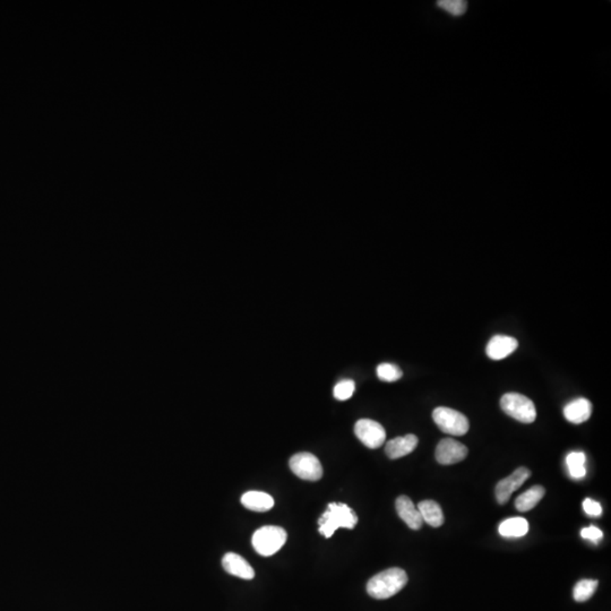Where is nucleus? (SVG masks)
Masks as SVG:
<instances>
[{
  "label": "nucleus",
  "mask_w": 611,
  "mask_h": 611,
  "mask_svg": "<svg viewBox=\"0 0 611 611\" xmlns=\"http://www.w3.org/2000/svg\"><path fill=\"white\" fill-rule=\"evenodd\" d=\"M530 477H531V471L529 469L518 468L509 477L499 481L495 489L496 499H497L498 503L501 505L506 504L513 492L521 488Z\"/></svg>",
  "instance_id": "6e6552de"
},
{
  "label": "nucleus",
  "mask_w": 611,
  "mask_h": 611,
  "mask_svg": "<svg viewBox=\"0 0 611 611\" xmlns=\"http://www.w3.org/2000/svg\"><path fill=\"white\" fill-rule=\"evenodd\" d=\"M417 507L420 512L421 518L427 524H429L432 528H439L443 526L445 518L439 504L436 503L435 501H424L419 503Z\"/></svg>",
  "instance_id": "dca6fc26"
},
{
  "label": "nucleus",
  "mask_w": 611,
  "mask_h": 611,
  "mask_svg": "<svg viewBox=\"0 0 611 611\" xmlns=\"http://www.w3.org/2000/svg\"><path fill=\"white\" fill-rule=\"evenodd\" d=\"M405 571L398 567L385 569L372 577L367 583V592L374 599L385 600L392 598L407 586Z\"/></svg>",
  "instance_id": "f257e3e1"
},
{
  "label": "nucleus",
  "mask_w": 611,
  "mask_h": 611,
  "mask_svg": "<svg viewBox=\"0 0 611 611\" xmlns=\"http://www.w3.org/2000/svg\"><path fill=\"white\" fill-rule=\"evenodd\" d=\"M355 434L364 446L372 449H379L386 439L384 427L377 421L370 420V419H361L357 421Z\"/></svg>",
  "instance_id": "0eeeda50"
},
{
  "label": "nucleus",
  "mask_w": 611,
  "mask_h": 611,
  "mask_svg": "<svg viewBox=\"0 0 611 611\" xmlns=\"http://www.w3.org/2000/svg\"><path fill=\"white\" fill-rule=\"evenodd\" d=\"M396 507L398 516L409 526L410 529H420L424 524V520L421 518L418 507L415 506L408 496H400L396 499Z\"/></svg>",
  "instance_id": "9b49d317"
},
{
  "label": "nucleus",
  "mask_w": 611,
  "mask_h": 611,
  "mask_svg": "<svg viewBox=\"0 0 611 611\" xmlns=\"http://www.w3.org/2000/svg\"><path fill=\"white\" fill-rule=\"evenodd\" d=\"M468 447L453 438H445L438 443L436 449V460L443 465L458 463L468 455Z\"/></svg>",
  "instance_id": "1a4fd4ad"
},
{
  "label": "nucleus",
  "mask_w": 611,
  "mask_h": 611,
  "mask_svg": "<svg viewBox=\"0 0 611 611\" xmlns=\"http://www.w3.org/2000/svg\"><path fill=\"white\" fill-rule=\"evenodd\" d=\"M242 504L253 512L264 513L273 509L274 499L265 492H248L242 495Z\"/></svg>",
  "instance_id": "2eb2a0df"
},
{
  "label": "nucleus",
  "mask_w": 611,
  "mask_h": 611,
  "mask_svg": "<svg viewBox=\"0 0 611 611\" xmlns=\"http://www.w3.org/2000/svg\"><path fill=\"white\" fill-rule=\"evenodd\" d=\"M289 465L291 471L302 480L317 481L323 477V466L319 458L312 453L302 452L293 455Z\"/></svg>",
  "instance_id": "423d86ee"
},
{
  "label": "nucleus",
  "mask_w": 611,
  "mask_h": 611,
  "mask_svg": "<svg viewBox=\"0 0 611 611\" xmlns=\"http://www.w3.org/2000/svg\"><path fill=\"white\" fill-rule=\"evenodd\" d=\"M501 535L506 538L523 537L529 531V523L523 518H512L502 522L498 528Z\"/></svg>",
  "instance_id": "a211bd4d"
},
{
  "label": "nucleus",
  "mask_w": 611,
  "mask_h": 611,
  "mask_svg": "<svg viewBox=\"0 0 611 611\" xmlns=\"http://www.w3.org/2000/svg\"><path fill=\"white\" fill-rule=\"evenodd\" d=\"M402 375H403L402 370L396 364L384 362V364H381L377 367V376L381 381L392 383V381H396L401 379Z\"/></svg>",
  "instance_id": "412c9836"
},
{
  "label": "nucleus",
  "mask_w": 611,
  "mask_h": 611,
  "mask_svg": "<svg viewBox=\"0 0 611 611\" xmlns=\"http://www.w3.org/2000/svg\"><path fill=\"white\" fill-rule=\"evenodd\" d=\"M583 509L588 516H592V518H599L603 514L601 505L598 502L592 501L590 498H586V501L583 502Z\"/></svg>",
  "instance_id": "b1692460"
},
{
  "label": "nucleus",
  "mask_w": 611,
  "mask_h": 611,
  "mask_svg": "<svg viewBox=\"0 0 611 611\" xmlns=\"http://www.w3.org/2000/svg\"><path fill=\"white\" fill-rule=\"evenodd\" d=\"M545 494H546V490H545L542 486L531 487L528 492H524V494L516 498L515 507H516L518 512L531 511L542 499Z\"/></svg>",
  "instance_id": "f3484780"
},
{
  "label": "nucleus",
  "mask_w": 611,
  "mask_h": 611,
  "mask_svg": "<svg viewBox=\"0 0 611 611\" xmlns=\"http://www.w3.org/2000/svg\"><path fill=\"white\" fill-rule=\"evenodd\" d=\"M504 413L522 424H532L537 419V410L533 402L518 393H507L501 398Z\"/></svg>",
  "instance_id": "20e7f679"
},
{
  "label": "nucleus",
  "mask_w": 611,
  "mask_h": 611,
  "mask_svg": "<svg viewBox=\"0 0 611 611\" xmlns=\"http://www.w3.org/2000/svg\"><path fill=\"white\" fill-rule=\"evenodd\" d=\"M592 413L591 402L584 398H576L564 408V415L571 424L580 425L590 419Z\"/></svg>",
  "instance_id": "4468645a"
},
{
  "label": "nucleus",
  "mask_w": 611,
  "mask_h": 611,
  "mask_svg": "<svg viewBox=\"0 0 611 611\" xmlns=\"http://www.w3.org/2000/svg\"><path fill=\"white\" fill-rule=\"evenodd\" d=\"M355 384L352 379H342L334 387L333 394L338 401H347L355 393Z\"/></svg>",
  "instance_id": "4be33fe9"
},
{
  "label": "nucleus",
  "mask_w": 611,
  "mask_h": 611,
  "mask_svg": "<svg viewBox=\"0 0 611 611\" xmlns=\"http://www.w3.org/2000/svg\"><path fill=\"white\" fill-rule=\"evenodd\" d=\"M581 535H582L583 539H586V540L599 541L600 539H603V533L597 526H591L582 529Z\"/></svg>",
  "instance_id": "393cba45"
},
{
  "label": "nucleus",
  "mask_w": 611,
  "mask_h": 611,
  "mask_svg": "<svg viewBox=\"0 0 611 611\" xmlns=\"http://www.w3.org/2000/svg\"><path fill=\"white\" fill-rule=\"evenodd\" d=\"M516 338L507 336H495L487 344L486 352L492 360H503L518 349Z\"/></svg>",
  "instance_id": "9d476101"
},
{
  "label": "nucleus",
  "mask_w": 611,
  "mask_h": 611,
  "mask_svg": "<svg viewBox=\"0 0 611 611\" xmlns=\"http://www.w3.org/2000/svg\"><path fill=\"white\" fill-rule=\"evenodd\" d=\"M287 532L280 526H266L254 533L251 543L259 554L268 557L279 552L287 541Z\"/></svg>",
  "instance_id": "7ed1b4c3"
},
{
  "label": "nucleus",
  "mask_w": 611,
  "mask_h": 611,
  "mask_svg": "<svg viewBox=\"0 0 611 611\" xmlns=\"http://www.w3.org/2000/svg\"><path fill=\"white\" fill-rule=\"evenodd\" d=\"M586 454L583 452H571L566 458V464L569 468V475L574 479H582L586 477Z\"/></svg>",
  "instance_id": "6ab92c4d"
},
{
  "label": "nucleus",
  "mask_w": 611,
  "mask_h": 611,
  "mask_svg": "<svg viewBox=\"0 0 611 611\" xmlns=\"http://www.w3.org/2000/svg\"><path fill=\"white\" fill-rule=\"evenodd\" d=\"M432 419L438 428L449 435L463 436L469 430V420L465 415L451 408H436Z\"/></svg>",
  "instance_id": "39448f33"
},
{
  "label": "nucleus",
  "mask_w": 611,
  "mask_h": 611,
  "mask_svg": "<svg viewBox=\"0 0 611 611\" xmlns=\"http://www.w3.org/2000/svg\"><path fill=\"white\" fill-rule=\"evenodd\" d=\"M358 516L345 504H328V509L319 520V532L325 538H331L340 528L355 529Z\"/></svg>",
  "instance_id": "f03ea898"
},
{
  "label": "nucleus",
  "mask_w": 611,
  "mask_h": 611,
  "mask_svg": "<svg viewBox=\"0 0 611 611\" xmlns=\"http://www.w3.org/2000/svg\"><path fill=\"white\" fill-rule=\"evenodd\" d=\"M437 6L446 11L453 16H461L466 12L468 4L463 0H441L437 1Z\"/></svg>",
  "instance_id": "5701e85b"
},
{
  "label": "nucleus",
  "mask_w": 611,
  "mask_h": 611,
  "mask_svg": "<svg viewBox=\"0 0 611 611\" xmlns=\"http://www.w3.org/2000/svg\"><path fill=\"white\" fill-rule=\"evenodd\" d=\"M222 566L227 573L233 576L240 577L244 580H253L255 577V571L247 560L235 552H227L225 554V557L222 559Z\"/></svg>",
  "instance_id": "f8f14e48"
},
{
  "label": "nucleus",
  "mask_w": 611,
  "mask_h": 611,
  "mask_svg": "<svg viewBox=\"0 0 611 611\" xmlns=\"http://www.w3.org/2000/svg\"><path fill=\"white\" fill-rule=\"evenodd\" d=\"M418 437L413 434L403 437H396L387 441L385 452L391 460L401 458L413 453L415 447L418 446Z\"/></svg>",
  "instance_id": "ddd939ff"
},
{
  "label": "nucleus",
  "mask_w": 611,
  "mask_h": 611,
  "mask_svg": "<svg viewBox=\"0 0 611 611\" xmlns=\"http://www.w3.org/2000/svg\"><path fill=\"white\" fill-rule=\"evenodd\" d=\"M599 582L597 580H586L577 582L575 586L574 591H573V597L577 603H586L588 600L591 599L592 595L597 591Z\"/></svg>",
  "instance_id": "aec40b11"
}]
</instances>
